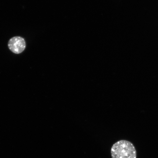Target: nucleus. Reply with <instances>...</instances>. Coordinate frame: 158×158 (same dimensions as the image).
Segmentation results:
<instances>
[{
	"label": "nucleus",
	"instance_id": "nucleus-1",
	"mask_svg": "<svg viewBox=\"0 0 158 158\" xmlns=\"http://www.w3.org/2000/svg\"><path fill=\"white\" fill-rule=\"evenodd\" d=\"M112 158H136L137 151L131 142L122 140L114 143L111 149Z\"/></svg>",
	"mask_w": 158,
	"mask_h": 158
},
{
	"label": "nucleus",
	"instance_id": "nucleus-2",
	"mask_svg": "<svg viewBox=\"0 0 158 158\" xmlns=\"http://www.w3.org/2000/svg\"><path fill=\"white\" fill-rule=\"evenodd\" d=\"M8 46L12 52L15 54H19L24 51L26 44L25 40L22 37L15 36L10 40Z\"/></svg>",
	"mask_w": 158,
	"mask_h": 158
}]
</instances>
